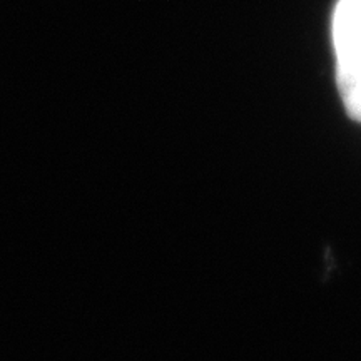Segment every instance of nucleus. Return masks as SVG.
Masks as SVG:
<instances>
[{
  "label": "nucleus",
  "instance_id": "1",
  "mask_svg": "<svg viewBox=\"0 0 361 361\" xmlns=\"http://www.w3.org/2000/svg\"><path fill=\"white\" fill-rule=\"evenodd\" d=\"M336 84H348L361 72V0H338L333 13Z\"/></svg>",
  "mask_w": 361,
  "mask_h": 361
}]
</instances>
